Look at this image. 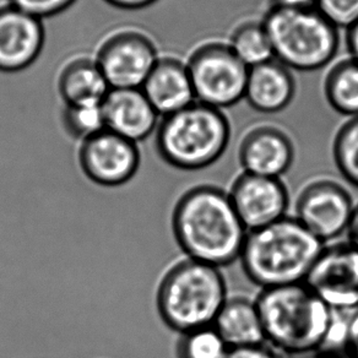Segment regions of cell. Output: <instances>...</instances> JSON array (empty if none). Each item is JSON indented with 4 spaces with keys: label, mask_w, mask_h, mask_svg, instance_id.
I'll return each mask as SVG.
<instances>
[{
    "label": "cell",
    "mask_w": 358,
    "mask_h": 358,
    "mask_svg": "<svg viewBox=\"0 0 358 358\" xmlns=\"http://www.w3.org/2000/svg\"><path fill=\"white\" fill-rule=\"evenodd\" d=\"M62 124L71 138L81 141L106 128L101 105H64L62 110Z\"/></svg>",
    "instance_id": "25"
},
{
    "label": "cell",
    "mask_w": 358,
    "mask_h": 358,
    "mask_svg": "<svg viewBox=\"0 0 358 358\" xmlns=\"http://www.w3.org/2000/svg\"><path fill=\"white\" fill-rule=\"evenodd\" d=\"M348 243L352 244L355 248L358 249V204H356L353 211L351 224L348 229Z\"/></svg>",
    "instance_id": "33"
},
{
    "label": "cell",
    "mask_w": 358,
    "mask_h": 358,
    "mask_svg": "<svg viewBox=\"0 0 358 358\" xmlns=\"http://www.w3.org/2000/svg\"><path fill=\"white\" fill-rule=\"evenodd\" d=\"M333 157L343 179L358 188V117L350 118L338 130L334 139Z\"/></svg>",
    "instance_id": "22"
},
{
    "label": "cell",
    "mask_w": 358,
    "mask_h": 358,
    "mask_svg": "<svg viewBox=\"0 0 358 358\" xmlns=\"http://www.w3.org/2000/svg\"><path fill=\"white\" fill-rule=\"evenodd\" d=\"M304 284L331 309H358V249L352 244L325 245Z\"/></svg>",
    "instance_id": "10"
},
{
    "label": "cell",
    "mask_w": 358,
    "mask_h": 358,
    "mask_svg": "<svg viewBox=\"0 0 358 358\" xmlns=\"http://www.w3.org/2000/svg\"><path fill=\"white\" fill-rule=\"evenodd\" d=\"M315 8L338 29L358 22V0H317Z\"/></svg>",
    "instance_id": "26"
},
{
    "label": "cell",
    "mask_w": 358,
    "mask_h": 358,
    "mask_svg": "<svg viewBox=\"0 0 358 358\" xmlns=\"http://www.w3.org/2000/svg\"><path fill=\"white\" fill-rule=\"evenodd\" d=\"M224 358H282V356L275 348L268 346V343H263L255 346L229 348Z\"/></svg>",
    "instance_id": "28"
},
{
    "label": "cell",
    "mask_w": 358,
    "mask_h": 358,
    "mask_svg": "<svg viewBox=\"0 0 358 358\" xmlns=\"http://www.w3.org/2000/svg\"><path fill=\"white\" fill-rule=\"evenodd\" d=\"M195 101L217 110L243 100L249 68L229 43L211 41L195 48L187 62Z\"/></svg>",
    "instance_id": "7"
},
{
    "label": "cell",
    "mask_w": 358,
    "mask_h": 358,
    "mask_svg": "<svg viewBox=\"0 0 358 358\" xmlns=\"http://www.w3.org/2000/svg\"><path fill=\"white\" fill-rule=\"evenodd\" d=\"M294 156V141L275 125L254 127L239 144V164L245 173L281 178L292 167Z\"/></svg>",
    "instance_id": "14"
},
{
    "label": "cell",
    "mask_w": 358,
    "mask_h": 358,
    "mask_svg": "<svg viewBox=\"0 0 358 358\" xmlns=\"http://www.w3.org/2000/svg\"><path fill=\"white\" fill-rule=\"evenodd\" d=\"M76 0H8L11 6L38 19L50 17L69 9Z\"/></svg>",
    "instance_id": "27"
},
{
    "label": "cell",
    "mask_w": 358,
    "mask_h": 358,
    "mask_svg": "<svg viewBox=\"0 0 358 358\" xmlns=\"http://www.w3.org/2000/svg\"><path fill=\"white\" fill-rule=\"evenodd\" d=\"M79 164L91 182L118 187L129 182L138 172L139 148L134 141L105 128L81 141Z\"/></svg>",
    "instance_id": "11"
},
{
    "label": "cell",
    "mask_w": 358,
    "mask_h": 358,
    "mask_svg": "<svg viewBox=\"0 0 358 358\" xmlns=\"http://www.w3.org/2000/svg\"><path fill=\"white\" fill-rule=\"evenodd\" d=\"M227 299L221 268L189 258L169 268L157 289L159 317L180 334L214 325Z\"/></svg>",
    "instance_id": "4"
},
{
    "label": "cell",
    "mask_w": 358,
    "mask_h": 358,
    "mask_svg": "<svg viewBox=\"0 0 358 358\" xmlns=\"http://www.w3.org/2000/svg\"><path fill=\"white\" fill-rule=\"evenodd\" d=\"M57 89L65 106L101 105L110 87L95 59L76 57L60 69Z\"/></svg>",
    "instance_id": "18"
},
{
    "label": "cell",
    "mask_w": 358,
    "mask_h": 358,
    "mask_svg": "<svg viewBox=\"0 0 358 358\" xmlns=\"http://www.w3.org/2000/svg\"><path fill=\"white\" fill-rule=\"evenodd\" d=\"M317 0H270L271 8H285V9H304L314 8Z\"/></svg>",
    "instance_id": "30"
},
{
    "label": "cell",
    "mask_w": 358,
    "mask_h": 358,
    "mask_svg": "<svg viewBox=\"0 0 358 358\" xmlns=\"http://www.w3.org/2000/svg\"><path fill=\"white\" fill-rule=\"evenodd\" d=\"M324 244L296 217L249 231L239 260L244 274L264 289L302 284Z\"/></svg>",
    "instance_id": "2"
},
{
    "label": "cell",
    "mask_w": 358,
    "mask_h": 358,
    "mask_svg": "<svg viewBox=\"0 0 358 358\" xmlns=\"http://www.w3.org/2000/svg\"><path fill=\"white\" fill-rule=\"evenodd\" d=\"M159 58L148 34L127 27L106 37L95 60L110 89H140Z\"/></svg>",
    "instance_id": "8"
},
{
    "label": "cell",
    "mask_w": 358,
    "mask_h": 358,
    "mask_svg": "<svg viewBox=\"0 0 358 358\" xmlns=\"http://www.w3.org/2000/svg\"><path fill=\"white\" fill-rule=\"evenodd\" d=\"M355 208L343 185L333 179H314L299 192L294 217L327 244L348 234Z\"/></svg>",
    "instance_id": "9"
},
{
    "label": "cell",
    "mask_w": 358,
    "mask_h": 358,
    "mask_svg": "<svg viewBox=\"0 0 358 358\" xmlns=\"http://www.w3.org/2000/svg\"><path fill=\"white\" fill-rule=\"evenodd\" d=\"M229 350L227 343L211 325L180 334L177 358H224Z\"/></svg>",
    "instance_id": "23"
},
{
    "label": "cell",
    "mask_w": 358,
    "mask_h": 358,
    "mask_svg": "<svg viewBox=\"0 0 358 358\" xmlns=\"http://www.w3.org/2000/svg\"><path fill=\"white\" fill-rule=\"evenodd\" d=\"M172 229L188 258L219 268L238 260L248 234L229 193L215 185H198L179 198Z\"/></svg>",
    "instance_id": "1"
},
{
    "label": "cell",
    "mask_w": 358,
    "mask_h": 358,
    "mask_svg": "<svg viewBox=\"0 0 358 358\" xmlns=\"http://www.w3.org/2000/svg\"><path fill=\"white\" fill-rule=\"evenodd\" d=\"M314 358H317V357H314Z\"/></svg>",
    "instance_id": "34"
},
{
    "label": "cell",
    "mask_w": 358,
    "mask_h": 358,
    "mask_svg": "<svg viewBox=\"0 0 358 358\" xmlns=\"http://www.w3.org/2000/svg\"><path fill=\"white\" fill-rule=\"evenodd\" d=\"M229 45L249 69L274 59L273 45L263 21H245L234 29Z\"/></svg>",
    "instance_id": "21"
},
{
    "label": "cell",
    "mask_w": 358,
    "mask_h": 358,
    "mask_svg": "<svg viewBox=\"0 0 358 358\" xmlns=\"http://www.w3.org/2000/svg\"><path fill=\"white\" fill-rule=\"evenodd\" d=\"M296 90L292 70L274 58L249 69L244 100L259 113L275 115L292 103Z\"/></svg>",
    "instance_id": "17"
},
{
    "label": "cell",
    "mask_w": 358,
    "mask_h": 358,
    "mask_svg": "<svg viewBox=\"0 0 358 358\" xmlns=\"http://www.w3.org/2000/svg\"><path fill=\"white\" fill-rule=\"evenodd\" d=\"M263 24L273 45L274 58L296 71H315L338 53L340 35L320 11L314 8H270Z\"/></svg>",
    "instance_id": "6"
},
{
    "label": "cell",
    "mask_w": 358,
    "mask_h": 358,
    "mask_svg": "<svg viewBox=\"0 0 358 358\" xmlns=\"http://www.w3.org/2000/svg\"><path fill=\"white\" fill-rule=\"evenodd\" d=\"M348 358H358V309L353 314L348 343Z\"/></svg>",
    "instance_id": "31"
},
{
    "label": "cell",
    "mask_w": 358,
    "mask_h": 358,
    "mask_svg": "<svg viewBox=\"0 0 358 358\" xmlns=\"http://www.w3.org/2000/svg\"><path fill=\"white\" fill-rule=\"evenodd\" d=\"M346 31H348L346 45H348V52L352 58L358 60V22Z\"/></svg>",
    "instance_id": "32"
},
{
    "label": "cell",
    "mask_w": 358,
    "mask_h": 358,
    "mask_svg": "<svg viewBox=\"0 0 358 358\" xmlns=\"http://www.w3.org/2000/svg\"><path fill=\"white\" fill-rule=\"evenodd\" d=\"M140 89L162 117L195 102L187 63L174 57H159Z\"/></svg>",
    "instance_id": "16"
},
{
    "label": "cell",
    "mask_w": 358,
    "mask_h": 358,
    "mask_svg": "<svg viewBox=\"0 0 358 358\" xmlns=\"http://www.w3.org/2000/svg\"><path fill=\"white\" fill-rule=\"evenodd\" d=\"M231 124L224 112L198 101L164 115L156 128L155 145L166 164L182 171L206 169L226 152Z\"/></svg>",
    "instance_id": "5"
},
{
    "label": "cell",
    "mask_w": 358,
    "mask_h": 358,
    "mask_svg": "<svg viewBox=\"0 0 358 358\" xmlns=\"http://www.w3.org/2000/svg\"><path fill=\"white\" fill-rule=\"evenodd\" d=\"M45 40L41 19L9 3L0 6L1 73H17L34 64L43 50Z\"/></svg>",
    "instance_id": "13"
},
{
    "label": "cell",
    "mask_w": 358,
    "mask_h": 358,
    "mask_svg": "<svg viewBox=\"0 0 358 358\" xmlns=\"http://www.w3.org/2000/svg\"><path fill=\"white\" fill-rule=\"evenodd\" d=\"M105 1L107 4L118 8V9L138 10V9H144V8L152 6L157 0H105Z\"/></svg>",
    "instance_id": "29"
},
{
    "label": "cell",
    "mask_w": 358,
    "mask_h": 358,
    "mask_svg": "<svg viewBox=\"0 0 358 358\" xmlns=\"http://www.w3.org/2000/svg\"><path fill=\"white\" fill-rule=\"evenodd\" d=\"M101 110L107 129L136 144L148 139L159 125V113L141 89H110Z\"/></svg>",
    "instance_id": "15"
},
{
    "label": "cell",
    "mask_w": 358,
    "mask_h": 358,
    "mask_svg": "<svg viewBox=\"0 0 358 358\" xmlns=\"http://www.w3.org/2000/svg\"><path fill=\"white\" fill-rule=\"evenodd\" d=\"M229 348L263 345V323L255 299H229L220 310L213 325Z\"/></svg>",
    "instance_id": "19"
},
{
    "label": "cell",
    "mask_w": 358,
    "mask_h": 358,
    "mask_svg": "<svg viewBox=\"0 0 358 358\" xmlns=\"http://www.w3.org/2000/svg\"><path fill=\"white\" fill-rule=\"evenodd\" d=\"M229 195L248 232L287 216L289 190L281 178L243 172L234 180Z\"/></svg>",
    "instance_id": "12"
},
{
    "label": "cell",
    "mask_w": 358,
    "mask_h": 358,
    "mask_svg": "<svg viewBox=\"0 0 358 358\" xmlns=\"http://www.w3.org/2000/svg\"><path fill=\"white\" fill-rule=\"evenodd\" d=\"M255 303L268 346L289 356L315 355L328 328L331 308L307 285L262 289Z\"/></svg>",
    "instance_id": "3"
},
{
    "label": "cell",
    "mask_w": 358,
    "mask_h": 358,
    "mask_svg": "<svg viewBox=\"0 0 358 358\" xmlns=\"http://www.w3.org/2000/svg\"><path fill=\"white\" fill-rule=\"evenodd\" d=\"M356 310L331 309L328 328L314 357L348 358L351 323Z\"/></svg>",
    "instance_id": "24"
},
{
    "label": "cell",
    "mask_w": 358,
    "mask_h": 358,
    "mask_svg": "<svg viewBox=\"0 0 358 358\" xmlns=\"http://www.w3.org/2000/svg\"><path fill=\"white\" fill-rule=\"evenodd\" d=\"M324 95L338 115L358 117V60L350 57L333 65L324 80Z\"/></svg>",
    "instance_id": "20"
}]
</instances>
